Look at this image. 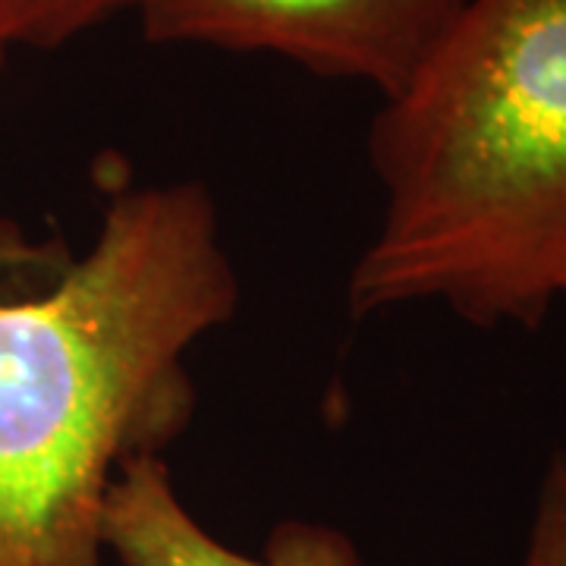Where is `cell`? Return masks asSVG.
<instances>
[{"instance_id":"cell-1","label":"cell","mask_w":566,"mask_h":566,"mask_svg":"<svg viewBox=\"0 0 566 566\" xmlns=\"http://www.w3.org/2000/svg\"><path fill=\"white\" fill-rule=\"evenodd\" d=\"M237 308L202 182L111 189L82 255L0 218V566H107V491L182 438L189 353Z\"/></svg>"},{"instance_id":"cell-2","label":"cell","mask_w":566,"mask_h":566,"mask_svg":"<svg viewBox=\"0 0 566 566\" xmlns=\"http://www.w3.org/2000/svg\"><path fill=\"white\" fill-rule=\"evenodd\" d=\"M381 218L353 315L542 327L566 296V0H465L368 133Z\"/></svg>"},{"instance_id":"cell-3","label":"cell","mask_w":566,"mask_h":566,"mask_svg":"<svg viewBox=\"0 0 566 566\" xmlns=\"http://www.w3.org/2000/svg\"><path fill=\"white\" fill-rule=\"evenodd\" d=\"M465 0H136L155 44L274 54L390 98L416 76Z\"/></svg>"},{"instance_id":"cell-4","label":"cell","mask_w":566,"mask_h":566,"mask_svg":"<svg viewBox=\"0 0 566 566\" xmlns=\"http://www.w3.org/2000/svg\"><path fill=\"white\" fill-rule=\"evenodd\" d=\"M104 547L120 566H365L344 528L283 520L262 554H245L192 516L164 457H139L120 469L104 506Z\"/></svg>"},{"instance_id":"cell-5","label":"cell","mask_w":566,"mask_h":566,"mask_svg":"<svg viewBox=\"0 0 566 566\" xmlns=\"http://www.w3.org/2000/svg\"><path fill=\"white\" fill-rule=\"evenodd\" d=\"M133 7L136 0H0V29L13 48L51 51Z\"/></svg>"},{"instance_id":"cell-6","label":"cell","mask_w":566,"mask_h":566,"mask_svg":"<svg viewBox=\"0 0 566 566\" xmlns=\"http://www.w3.org/2000/svg\"><path fill=\"white\" fill-rule=\"evenodd\" d=\"M516 566H566V450H557L547 463L528 542Z\"/></svg>"},{"instance_id":"cell-7","label":"cell","mask_w":566,"mask_h":566,"mask_svg":"<svg viewBox=\"0 0 566 566\" xmlns=\"http://www.w3.org/2000/svg\"><path fill=\"white\" fill-rule=\"evenodd\" d=\"M10 51H13V44H10V39H7V35H3V29H0V73H3V66H7Z\"/></svg>"},{"instance_id":"cell-8","label":"cell","mask_w":566,"mask_h":566,"mask_svg":"<svg viewBox=\"0 0 566 566\" xmlns=\"http://www.w3.org/2000/svg\"><path fill=\"white\" fill-rule=\"evenodd\" d=\"M564 300H566V296H564Z\"/></svg>"}]
</instances>
